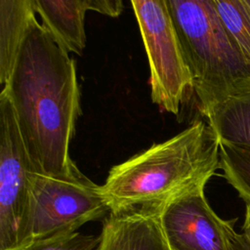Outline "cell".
Listing matches in <instances>:
<instances>
[{
    "label": "cell",
    "mask_w": 250,
    "mask_h": 250,
    "mask_svg": "<svg viewBox=\"0 0 250 250\" xmlns=\"http://www.w3.org/2000/svg\"><path fill=\"white\" fill-rule=\"evenodd\" d=\"M36 172L65 176L76 167L69 147L81 114L74 60L34 19L3 86Z\"/></svg>",
    "instance_id": "cell-1"
},
{
    "label": "cell",
    "mask_w": 250,
    "mask_h": 250,
    "mask_svg": "<svg viewBox=\"0 0 250 250\" xmlns=\"http://www.w3.org/2000/svg\"><path fill=\"white\" fill-rule=\"evenodd\" d=\"M220 169V141L209 124L195 120L174 137L113 166L101 186L109 213L165 205L205 188Z\"/></svg>",
    "instance_id": "cell-2"
},
{
    "label": "cell",
    "mask_w": 250,
    "mask_h": 250,
    "mask_svg": "<svg viewBox=\"0 0 250 250\" xmlns=\"http://www.w3.org/2000/svg\"><path fill=\"white\" fill-rule=\"evenodd\" d=\"M192 78L199 111L250 88V66L214 0H166Z\"/></svg>",
    "instance_id": "cell-3"
},
{
    "label": "cell",
    "mask_w": 250,
    "mask_h": 250,
    "mask_svg": "<svg viewBox=\"0 0 250 250\" xmlns=\"http://www.w3.org/2000/svg\"><path fill=\"white\" fill-rule=\"evenodd\" d=\"M108 214L101 186L77 166L65 176L34 171L30 175L29 208L21 249L42 239L76 232L86 223Z\"/></svg>",
    "instance_id": "cell-4"
},
{
    "label": "cell",
    "mask_w": 250,
    "mask_h": 250,
    "mask_svg": "<svg viewBox=\"0 0 250 250\" xmlns=\"http://www.w3.org/2000/svg\"><path fill=\"white\" fill-rule=\"evenodd\" d=\"M131 5L147 56L151 100L178 115L192 78L166 0H132Z\"/></svg>",
    "instance_id": "cell-5"
},
{
    "label": "cell",
    "mask_w": 250,
    "mask_h": 250,
    "mask_svg": "<svg viewBox=\"0 0 250 250\" xmlns=\"http://www.w3.org/2000/svg\"><path fill=\"white\" fill-rule=\"evenodd\" d=\"M35 169L7 95L0 93V250L22 245ZM36 172V171H35Z\"/></svg>",
    "instance_id": "cell-6"
},
{
    "label": "cell",
    "mask_w": 250,
    "mask_h": 250,
    "mask_svg": "<svg viewBox=\"0 0 250 250\" xmlns=\"http://www.w3.org/2000/svg\"><path fill=\"white\" fill-rule=\"evenodd\" d=\"M204 189H194L164 205L162 225L174 250H230L237 219L217 215Z\"/></svg>",
    "instance_id": "cell-7"
},
{
    "label": "cell",
    "mask_w": 250,
    "mask_h": 250,
    "mask_svg": "<svg viewBox=\"0 0 250 250\" xmlns=\"http://www.w3.org/2000/svg\"><path fill=\"white\" fill-rule=\"evenodd\" d=\"M163 207L146 205L109 213L103 220L97 250H174L162 225Z\"/></svg>",
    "instance_id": "cell-8"
},
{
    "label": "cell",
    "mask_w": 250,
    "mask_h": 250,
    "mask_svg": "<svg viewBox=\"0 0 250 250\" xmlns=\"http://www.w3.org/2000/svg\"><path fill=\"white\" fill-rule=\"evenodd\" d=\"M43 27L68 54L81 55L86 45L85 15L90 0H34Z\"/></svg>",
    "instance_id": "cell-9"
},
{
    "label": "cell",
    "mask_w": 250,
    "mask_h": 250,
    "mask_svg": "<svg viewBox=\"0 0 250 250\" xmlns=\"http://www.w3.org/2000/svg\"><path fill=\"white\" fill-rule=\"evenodd\" d=\"M201 114L220 143L250 152V88L209 106Z\"/></svg>",
    "instance_id": "cell-10"
},
{
    "label": "cell",
    "mask_w": 250,
    "mask_h": 250,
    "mask_svg": "<svg viewBox=\"0 0 250 250\" xmlns=\"http://www.w3.org/2000/svg\"><path fill=\"white\" fill-rule=\"evenodd\" d=\"M34 0H0V83L7 82L30 22Z\"/></svg>",
    "instance_id": "cell-11"
},
{
    "label": "cell",
    "mask_w": 250,
    "mask_h": 250,
    "mask_svg": "<svg viewBox=\"0 0 250 250\" xmlns=\"http://www.w3.org/2000/svg\"><path fill=\"white\" fill-rule=\"evenodd\" d=\"M218 14L250 66V6L246 0H214Z\"/></svg>",
    "instance_id": "cell-12"
},
{
    "label": "cell",
    "mask_w": 250,
    "mask_h": 250,
    "mask_svg": "<svg viewBox=\"0 0 250 250\" xmlns=\"http://www.w3.org/2000/svg\"><path fill=\"white\" fill-rule=\"evenodd\" d=\"M220 169L238 196L250 203V152L220 143Z\"/></svg>",
    "instance_id": "cell-13"
},
{
    "label": "cell",
    "mask_w": 250,
    "mask_h": 250,
    "mask_svg": "<svg viewBox=\"0 0 250 250\" xmlns=\"http://www.w3.org/2000/svg\"><path fill=\"white\" fill-rule=\"evenodd\" d=\"M99 242V235L83 234L76 231L42 239L21 250H97Z\"/></svg>",
    "instance_id": "cell-14"
},
{
    "label": "cell",
    "mask_w": 250,
    "mask_h": 250,
    "mask_svg": "<svg viewBox=\"0 0 250 250\" xmlns=\"http://www.w3.org/2000/svg\"><path fill=\"white\" fill-rule=\"evenodd\" d=\"M91 11L117 18L123 11L124 4L121 0H90Z\"/></svg>",
    "instance_id": "cell-15"
},
{
    "label": "cell",
    "mask_w": 250,
    "mask_h": 250,
    "mask_svg": "<svg viewBox=\"0 0 250 250\" xmlns=\"http://www.w3.org/2000/svg\"><path fill=\"white\" fill-rule=\"evenodd\" d=\"M230 250H250V241L242 232H236L232 239Z\"/></svg>",
    "instance_id": "cell-16"
},
{
    "label": "cell",
    "mask_w": 250,
    "mask_h": 250,
    "mask_svg": "<svg viewBox=\"0 0 250 250\" xmlns=\"http://www.w3.org/2000/svg\"><path fill=\"white\" fill-rule=\"evenodd\" d=\"M241 229L242 233L250 241V203H245V215Z\"/></svg>",
    "instance_id": "cell-17"
},
{
    "label": "cell",
    "mask_w": 250,
    "mask_h": 250,
    "mask_svg": "<svg viewBox=\"0 0 250 250\" xmlns=\"http://www.w3.org/2000/svg\"><path fill=\"white\" fill-rule=\"evenodd\" d=\"M247 1V3H248V5L250 6V0H246Z\"/></svg>",
    "instance_id": "cell-18"
}]
</instances>
